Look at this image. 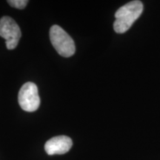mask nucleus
I'll use <instances>...</instances> for the list:
<instances>
[{
    "label": "nucleus",
    "mask_w": 160,
    "mask_h": 160,
    "mask_svg": "<svg viewBox=\"0 0 160 160\" xmlns=\"http://www.w3.org/2000/svg\"><path fill=\"white\" fill-rule=\"evenodd\" d=\"M143 11V4L139 0H134L119 8L115 13L116 20L113 29L118 33H124L128 31L140 17Z\"/></svg>",
    "instance_id": "obj_1"
},
{
    "label": "nucleus",
    "mask_w": 160,
    "mask_h": 160,
    "mask_svg": "<svg viewBox=\"0 0 160 160\" xmlns=\"http://www.w3.org/2000/svg\"><path fill=\"white\" fill-rule=\"evenodd\" d=\"M50 40L56 51L64 57H71L75 53L76 46L72 38L59 25L50 29Z\"/></svg>",
    "instance_id": "obj_2"
},
{
    "label": "nucleus",
    "mask_w": 160,
    "mask_h": 160,
    "mask_svg": "<svg viewBox=\"0 0 160 160\" xmlns=\"http://www.w3.org/2000/svg\"><path fill=\"white\" fill-rule=\"evenodd\" d=\"M18 102L25 111L33 112L39 108L40 98L35 83L28 82L22 86L18 94Z\"/></svg>",
    "instance_id": "obj_3"
},
{
    "label": "nucleus",
    "mask_w": 160,
    "mask_h": 160,
    "mask_svg": "<svg viewBox=\"0 0 160 160\" xmlns=\"http://www.w3.org/2000/svg\"><path fill=\"white\" fill-rule=\"evenodd\" d=\"M0 37L5 39L6 47L8 50H13L17 47L22 32L17 23L10 17L0 19Z\"/></svg>",
    "instance_id": "obj_4"
},
{
    "label": "nucleus",
    "mask_w": 160,
    "mask_h": 160,
    "mask_svg": "<svg viewBox=\"0 0 160 160\" xmlns=\"http://www.w3.org/2000/svg\"><path fill=\"white\" fill-rule=\"evenodd\" d=\"M73 145L71 139L67 136H57L53 137L45 145V150L48 155L64 154L70 151Z\"/></svg>",
    "instance_id": "obj_5"
},
{
    "label": "nucleus",
    "mask_w": 160,
    "mask_h": 160,
    "mask_svg": "<svg viewBox=\"0 0 160 160\" xmlns=\"http://www.w3.org/2000/svg\"><path fill=\"white\" fill-rule=\"evenodd\" d=\"M8 3L13 8H16L18 9H24L28 3V1L27 0H9L8 1Z\"/></svg>",
    "instance_id": "obj_6"
}]
</instances>
